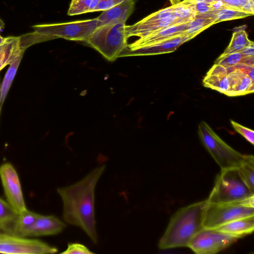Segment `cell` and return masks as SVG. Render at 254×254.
<instances>
[{"label":"cell","instance_id":"15","mask_svg":"<svg viewBox=\"0 0 254 254\" xmlns=\"http://www.w3.org/2000/svg\"><path fill=\"white\" fill-rule=\"evenodd\" d=\"M66 226L64 222L55 215L39 214L28 237L56 235L63 232Z\"/></svg>","mask_w":254,"mask_h":254},{"label":"cell","instance_id":"32","mask_svg":"<svg viewBox=\"0 0 254 254\" xmlns=\"http://www.w3.org/2000/svg\"><path fill=\"white\" fill-rule=\"evenodd\" d=\"M123 1L124 0H100L93 12L108 10Z\"/></svg>","mask_w":254,"mask_h":254},{"label":"cell","instance_id":"31","mask_svg":"<svg viewBox=\"0 0 254 254\" xmlns=\"http://www.w3.org/2000/svg\"><path fill=\"white\" fill-rule=\"evenodd\" d=\"M231 124L236 132L243 136L252 145H254V131L253 130L246 127L233 120H231Z\"/></svg>","mask_w":254,"mask_h":254},{"label":"cell","instance_id":"2","mask_svg":"<svg viewBox=\"0 0 254 254\" xmlns=\"http://www.w3.org/2000/svg\"><path fill=\"white\" fill-rule=\"evenodd\" d=\"M207 199L193 203L178 210L171 217L159 241L160 250L188 247L191 239L203 228Z\"/></svg>","mask_w":254,"mask_h":254},{"label":"cell","instance_id":"22","mask_svg":"<svg viewBox=\"0 0 254 254\" xmlns=\"http://www.w3.org/2000/svg\"><path fill=\"white\" fill-rule=\"evenodd\" d=\"M173 6V15L181 23H188L196 16L193 0H184Z\"/></svg>","mask_w":254,"mask_h":254},{"label":"cell","instance_id":"20","mask_svg":"<svg viewBox=\"0 0 254 254\" xmlns=\"http://www.w3.org/2000/svg\"><path fill=\"white\" fill-rule=\"evenodd\" d=\"M38 214L28 209L19 214L14 223L11 234L22 237H28L29 233Z\"/></svg>","mask_w":254,"mask_h":254},{"label":"cell","instance_id":"10","mask_svg":"<svg viewBox=\"0 0 254 254\" xmlns=\"http://www.w3.org/2000/svg\"><path fill=\"white\" fill-rule=\"evenodd\" d=\"M173 10L172 5L155 12L132 25L126 26L127 38L140 37L166 27L182 24L173 15Z\"/></svg>","mask_w":254,"mask_h":254},{"label":"cell","instance_id":"18","mask_svg":"<svg viewBox=\"0 0 254 254\" xmlns=\"http://www.w3.org/2000/svg\"><path fill=\"white\" fill-rule=\"evenodd\" d=\"M135 3L134 0H124L112 8L103 11L96 18L101 23V25L117 20L126 22L133 12Z\"/></svg>","mask_w":254,"mask_h":254},{"label":"cell","instance_id":"40","mask_svg":"<svg viewBox=\"0 0 254 254\" xmlns=\"http://www.w3.org/2000/svg\"></svg>","mask_w":254,"mask_h":254},{"label":"cell","instance_id":"13","mask_svg":"<svg viewBox=\"0 0 254 254\" xmlns=\"http://www.w3.org/2000/svg\"><path fill=\"white\" fill-rule=\"evenodd\" d=\"M188 23L177 24L165 27L143 36L133 43L127 45L126 49L132 50L135 48L150 45L171 37L184 34Z\"/></svg>","mask_w":254,"mask_h":254},{"label":"cell","instance_id":"3","mask_svg":"<svg viewBox=\"0 0 254 254\" xmlns=\"http://www.w3.org/2000/svg\"><path fill=\"white\" fill-rule=\"evenodd\" d=\"M126 22L114 20L98 26L85 41L106 59L114 61L127 46Z\"/></svg>","mask_w":254,"mask_h":254},{"label":"cell","instance_id":"30","mask_svg":"<svg viewBox=\"0 0 254 254\" xmlns=\"http://www.w3.org/2000/svg\"><path fill=\"white\" fill-rule=\"evenodd\" d=\"M63 254H93L95 253L91 252L85 245L78 243H68L65 250L61 253Z\"/></svg>","mask_w":254,"mask_h":254},{"label":"cell","instance_id":"19","mask_svg":"<svg viewBox=\"0 0 254 254\" xmlns=\"http://www.w3.org/2000/svg\"><path fill=\"white\" fill-rule=\"evenodd\" d=\"M216 229L238 239L242 238L253 233L254 229V216L233 220Z\"/></svg>","mask_w":254,"mask_h":254},{"label":"cell","instance_id":"39","mask_svg":"<svg viewBox=\"0 0 254 254\" xmlns=\"http://www.w3.org/2000/svg\"><path fill=\"white\" fill-rule=\"evenodd\" d=\"M1 232V230L0 229V232Z\"/></svg>","mask_w":254,"mask_h":254},{"label":"cell","instance_id":"5","mask_svg":"<svg viewBox=\"0 0 254 254\" xmlns=\"http://www.w3.org/2000/svg\"><path fill=\"white\" fill-rule=\"evenodd\" d=\"M198 134L203 145L221 170L238 168L247 156L228 145L204 121L199 124Z\"/></svg>","mask_w":254,"mask_h":254},{"label":"cell","instance_id":"1","mask_svg":"<svg viewBox=\"0 0 254 254\" xmlns=\"http://www.w3.org/2000/svg\"><path fill=\"white\" fill-rule=\"evenodd\" d=\"M105 168V164L96 167L75 184L57 190L63 201L64 220L81 229L94 244L98 241L95 219V189Z\"/></svg>","mask_w":254,"mask_h":254},{"label":"cell","instance_id":"9","mask_svg":"<svg viewBox=\"0 0 254 254\" xmlns=\"http://www.w3.org/2000/svg\"><path fill=\"white\" fill-rule=\"evenodd\" d=\"M238 239L216 229L204 228L194 236L187 247L197 254H214L229 247Z\"/></svg>","mask_w":254,"mask_h":254},{"label":"cell","instance_id":"23","mask_svg":"<svg viewBox=\"0 0 254 254\" xmlns=\"http://www.w3.org/2000/svg\"><path fill=\"white\" fill-rule=\"evenodd\" d=\"M254 14L243 10L226 6L209 12L210 17L215 20V24L221 21L243 18Z\"/></svg>","mask_w":254,"mask_h":254},{"label":"cell","instance_id":"17","mask_svg":"<svg viewBox=\"0 0 254 254\" xmlns=\"http://www.w3.org/2000/svg\"><path fill=\"white\" fill-rule=\"evenodd\" d=\"M24 51L20 46V37H5L0 45V71L24 55Z\"/></svg>","mask_w":254,"mask_h":254},{"label":"cell","instance_id":"35","mask_svg":"<svg viewBox=\"0 0 254 254\" xmlns=\"http://www.w3.org/2000/svg\"><path fill=\"white\" fill-rule=\"evenodd\" d=\"M4 24L3 21L0 18V32L4 28Z\"/></svg>","mask_w":254,"mask_h":254},{"label":"cell","instance_id":"34","mask_svg":"<svg viewBox=\"0 0 254 254\" xmlns=\"http://www.w3.org/2000/svg\"><path fill=\"white\" fill-rule=\"evenodd\" d=\"M241 52L245 57H254V43L246 47Z\"/></svg>","mask_w":254,"mask_h":254},{"label":"cell","instance_id":"36","mask_svg":"<svg viewBox=\"0 0 254 254\" xmlns=\"http://www.w3.org/2000/svg\"><path fill=\"white\" fill-rule=\"evenodd\" d=\"M170 1L172 5H175L181 1L180 0H170Z\"/></svg>","mask_w":254,"mask_h":254},{"label":"cell","instance_id":"6","mask_svg":"<svg viewBox=\"0 0 254 254\" xmlns=\"http://www.w3.org/2000/svg\"><path fill=\"white\" fill-rule=\"evenodd\" d=\"M101 25L97 18L65 23L33 26L34 32L42 35L44 42L57 38L85 41Z\"/></svg>","mask_w":254,"mask_h":254},{"label":"cell","instance_id":"29","mask_svg":"<svg viewBox=\"0 0 254 254\" xmlns=\"http://www.w3.org/2000/svg\"><path fill=\"white\" fill-rule=\"evenodd\" d=\"M100 0H71L67 14L69 16L93 12Z\"/></svg>","mask_w":254,"mask_h":254},{"label":"cell","instance_id":"4","mask_svg":"<svg viewBox=\"0 0 254 254\" xmlns=\"http://www.w3.org/2000/svg\"><path fill=\"white\" fill-rule=\"evenodd\" d=\"M254 196L243 180L238 168L221 170L207 199L210 203H229L242 201Z\"/></svg>","mask_w":254,"mask_h":254},{"label":"cell","instance_id":"24","mask_svg":"<svg viewBox=\"0 0 254 254\" xmlns=\"http://www.w3.org/2000/svg\"><path fill=\"white\" fill-rule=\"evenodd\" d=\"M254 57H245L241 52L222 54L214 62L215 64L225 67H233L241 64H254Z\"/></svg>","mask_w":254,"mask_h":254},{"label":"cell","instance_id":"11","mask_svg":"<svg viewBox=\"0 0 254 254\" xmlns=\"http://www.w3.org/2000/svg\"><path fill=\"white\" fill-rule=\"evenodd\" d=\"M0 178L7 201L18 214L27 210L17 171L9 163L0 166Z\"/></svg>","mask_w":254,"mask_h":254},{"label":"cell","instance_id":"38","mask_svg":"<svg viewBox=\"0 0 254 254\" xmlns=\"http://www.w3.org/2000/svg\"><path fill=\"white\" fill-rule=\"evenodd\" d=\"M1 107H2V106L0 105V115L1 110Z\"/></svg>","mask_w":254,"mask_h":254},{"label":"cell","instance_id":"14","mask_svg":"<svg viewBox=\"0 0 254 254\" xmlns=\"http://www.w3.org/2000/svg\"><path fill=\"white\" fill-rule=\"evenodd\" d=\"M230 88L228 96H237L253 93L254 80L242 70L236 67H227Z\"/></svg>","mask_w":254,"mask_h":254},{"label":"cell","instance_id":"7","mask_svg":"<svg viewBox=\"0 0 254 254\" xmlns=\"http://www.w3.org/2000/svg\"><path fill=\"white\" fill-rule=\"evenodd\" d=\"M254 196L229 203H207L204 215V228L216 229L233 220L254 216Z\"/></svg>","mask_w":254,"mask_h":254},{"label":"cell","instance_id":"8","mask_svg":"<svg viewBox=\"0 0 254 254\" xmlns=\"http://www.w3.org/2000/svg\"><path fill=\"white\" fill-rule=\"evenodd\" d=\"M58 251L56 247L38 239L0 232V253L1 254H49Z\"/></svg>","mask_w":254,"mask_h":254},{"label":"cell","instance_id":"25","mask_svg":"<svg viewBox=\"0 0 254 254\" xmlns=\"http://www.w3.org/2000/svg\"><path fill=\"white\" fill-rule=\"evenodd\" d=\"M23 56V55H21L12 63L9 64V67L8 68V70H7L0 84V105L1 106H2L9 90Z\"/></svg>","mask_w":254,"mask_h":254},{"label":"cell","instance_id":"16","mask_svg":"<svg viewBox=\"0 0 254 254\" xmlns=\"http://www.w3.org/2000/svg\"><path fill=\"white\" fill-rule=\"evenodd\" d=\"M202 82L204 86L227 95L230 88L227 67L214 64L206 73Z\"/></svg>","mask_w":254,"mask_h":254},{"label":"cell","instance_id":"12","mask_svg":"<svg viewBox=\"0 0 254 254\" xmlns=\"http://www.w3.org/2000/svg\"><path fill=\"white\" fill-rule=\"evenodd\" d=\"M192 38L184 33L159 42L132 50L125 49L120 57L127 56L154 55L172 53Z\"/></svg>","mask_w":254,"mask_h":254},{"label":"cell","instance_id":"33","mask_svg":"<svg viewBox=\"0 0 254 254\" xmlns=\"http://www.w3.org/2000/svg\"><path fill=\"white\" fill-rule=\"evenodd\" d=\"M193 1L196 15L204 14L211 11L209 6V0H193Z\"/></svg>","mask_w":254,"mask_h":254},{"label":"cell","instance_id":"26","mask_svg":"<svg viewBox=\"0 0 254 254\" xmlns=\"http://www.w3.org/2000/svg\"><path fill=\"white\" fill-rule=\"evenodd\" d=\"M253 43L248 38L244 29L238 30L233 32L231 41L223 54L241 52L246 47Z\"/></svg>","mask_w":254,"mask_h":254},{"label":"cell","instance_id":"27","mask_svg":"<svg viewBox=\"0 0 254 254\" xmlns=\"http://www.w3.org/2000/svg\"><path fill=\"white\" fill-rule=\"evenodd\" d=\"M215 24V20L212 17L196 15L193 20L188 23L185 33L193 38Z\"/></svg>","mask_w":254,"mask_h":254},{"label":"cell","instance_id":"37","mask_svg":"<svg viewBox=\"0 0 254 254\" xmlns=\"http://www.w3.org/2000/svg\"><path fill=\"white\" fill-rule=\"evenodd\" d=\"M5 39V38L2 37L0 34V45L4 41Z\"/></svg>","mask_w":254,"mask_h":254},{"label":"cell","instance_id":"28","mask_svg":"<svg viewBox=\"0 0 254 254\" xmlns=\"http://www.w3.org/2000/svg\"><path fill=\"white\" fill-rule=\"evenodd\" d=\"M240 174L247 185L254 192V157L247 155L245 160L238 167Z\"/></svg>","mask_w":254,"mask_h":254},{"label":"cell","instance_id":"21","mask_svg":"<svg viewBox=\"0 0 254 254\" xmlns=\"http://www.w3.org/2000/svg\"><path fill=\"white\" fill-rule=\"evenodd\" d=\"M18 215L7 201L0 197V229L1 232L12 233Z\"/></svg>","mask_w":254,"mask_h":254}]
</instances>
